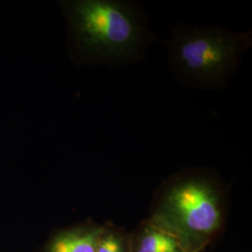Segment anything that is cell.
I'll return each mask as SVG.
<instances>
[{
  "instance_id": "obj_1",
  "label": "cell",
  "mask_w": 252,
  "mask_h": 252,
  "mask_svg": "<svg viewBox=\"0 0 252 252\" xmlns=\"http://www.w3.org/2000/svg\"><path fill=\"white\" fill-rule=\"evenodd\" d=\"M77 63L122 64L142 55L147 31L135 7L113 0L61 2Z\"/></svg>"
},
{
  "instance_id": "obj_2",
  "label": "cell",
  "mask_w": 252,
  "mask_h": 252,
  "mask_svg": "<svg viewBox=\"0 0 252 252\" xmlns=\"http://www.w3.org/2000/svg\"><path fill=\"white\" fill-rule=\"evenodd\" d=\"M222 193L214 180L185 176L171 182L148 220L185 252H202L222 224Z\"/></svg>"
},
{
  "instance_id": "obj_3",
  "label": "cell",
  "mask_w": 252,
  "mask_h": 252,
  "mask_svg": "<svg viewBox=\"0 0 252 252\" xmlns=\"http://www.w3.org/2000/svg\"><path fill=\"white\" fill-rule=\"evenodd\" d=\"M252 45V34L220 27H176L169 42L170 65L180 81L219 89L233 76Z\"/></svg>"
},
{
  "instance_id": "obj_4",
  "label": "cell",
  "mask_w": 252,
  "mask_h": 252,
  "mask_svg": "<svg viewBox=\"0 0 252 252\" xmlns=\"http://www.w3.org/2000/svg\"><path fill=\"white\" fill-rule=\"evenodd\" d=\"M104 228L91 226L63 231L54 237L47 252H96Z\"/></svg>"
},
{
  "instance_id": "obj_5",
  "label": "cell",
  "mask_w": 252,
  "mask_h": 252,
  "mask_svg": "<svg viewBox=\"0 0 252 252\" xmlns=\"http://www.w3.org/2000/svg\"><path fill=\"white\" fill-rule=\"evenodd\" d=\"M129 252H185L172 236L149 221L129 240Z\"/></svg>"
},
{
  "instance_id": "obj_6",
  "label": "cell",
  "mask_w": 252,
  "mask_h": 252,
  "mask_svg": "<svg viewBox=\"0 0 252 252\" xmlns=\"http://www.w3.org/2000/svg\"><path fill=\"white\" fill-rule=\"evenodd\" d=\"M96 252H129V242L117 232L104 228L100 235Z\"/></svg>"
}]
</instances>
